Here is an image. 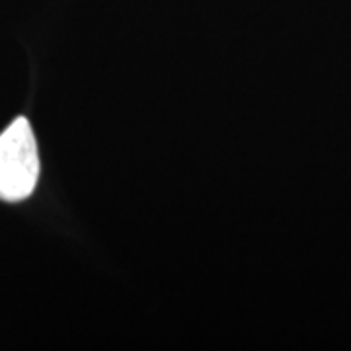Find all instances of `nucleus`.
<instances>
[{
  "label": "nucleus",
  "instance_id": "obj_1",
  "mask_svg": "<svg viewBox=\"0 0 351 351\" xmlns=\"http://www.w3.org/2000/svg\"><path fill=\"white\" fill-rule=\"evenodd\" d=\"M39 180L36 135L25 117H16L0 135V199H27Z\"/></svg>",
  "mask_w": 351,
  "mask_h": 351
}]
</instances>
